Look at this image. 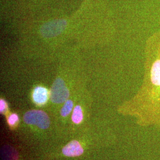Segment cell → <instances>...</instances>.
I'll use <instances>...</instances> for the list:
<instances>
[{"label": "cell", "instance_id": "obj_5", "mask_svg": "<svg viewBox=\"0 0 160 160\" xmlns=\"http://www.w3.org/2000/svg\"><path fill=\"white\" fill-rule=\"evenodd\" d=\"M83 149L77 141L70 142L62 149V153L67 157L79 156L83 153Z\"/></svg>", "mask_w": 160, "mask_h": 160}, {"label": "cell", "instance_id": "obj_9", "mask_svg": "<svg viewBox=\"0 0 160 160\" xmlns=\"http://www.w3.org/2000/svg\"><path fill=\"white\" fill-rule=\"evenodd\" d=\"M18 119V116L16 114H12L9 116L8 119V122L10 125H14Z\"/></svg>", "mask_w": 160, "mask_h": 160}, {"label": "cell", "instance_id": "obj_12", "mask_svg": "<svg viewBox=\"0 0 160 160\" xmlns=\"http://www.w3.org/2000/svg\"><path fill=\"white\" fill-rule=\"evenodd\" d=\"M159 32H160V30H159Z\"/></svg>", "mask_w": 160, "mask_h": 160}, {"label": "cell", "instance_id": "obj_2", "mask_svg": "<svg viewBox=\"0 0 160 160\" xmlns=\"http://www.w3.org/2000/svg\"><path fill=\"white\" fill-rule=\"evenodd\" d=\"M24 121L29 125H34L45 129L49 126L50 121L48 115L41 110H31L24 116Z\"/></svg>", "mask_w": 160, "mask_h": 160}, {"label": "cell", "instance_id": "obj_10", "mask_svg": "<svg viewBox=\"0 0 160 160\" xmlns=\"http://www.w3.org/2000/svg\"><path fill=\"white\" fill-rule=\"evenodd\" d=\"M7 108V104L4 100H0V111L1 112H4Z\"/></svg>", "mask_w": 160, "mask_h": 160}, {"label": "cell", "instance_id": "obj_11", "mask_svg": "<svg viewBox=\"0 0 160 160\" xmlns=\"http://www.w3.org/2000/svg\"><path fill=\"white\" fill-rule=\"evenodd\" d=\"M156 126H157V127H158V128H159V129L160 130V122H159V123H158V125H157Z\"/></svg>", "mask_w": 160, "mask_h": 160}, {"label": "cell", "instance_id": "obj_6", "mask_svg": "<svg viewBox=\"0 0 160 160\" xmlns=\"http://www.w3.org/2000/svg\"><path fill=\"white\" fill-rule=\"evenodd\" d=\"M32 97L34 102L38 104L45 103L48 97V92L45 88L42 87H37L33 92Z\"/></svg>", "mask_w": 160, "mask_h": 160}, {"label": "cell", "instance_id": "obj_4", "mask_svg": "<svg viewBox=\"0 0 160 160\" xmlns=\"http://www.w3.org/2000/svg\"><path fill=\"white\" fill-rule=\"evenodd\" d=\"M67 22L64 20H55L45 24L40 29V33L45 38H52L61 34L65 29Z\"/></svg>", "mask_w": 160, "mask_h": 160}, {"label": "cell", "instance_id": "obj_8", "mask_svg": "<svg viewBox=\"0 0 160 160\" xmlns=\"http://www.w3.org/2000/svg\"><path fill=\"white\" fill-rule=\"evenodd\" d=\"M72 107H73V103L71 100H69L66 101V102L63 105V108L61 109V114L63 117L68 116L71 112Z\"/></svg>", "mask_w": 160, "mask_h": 160}, {"label": "cell", "instance_id": "obj_7", "mask_svg": "<svg viewBox=\"0 0 160 160\" xmlns=\"http://www.w3.org/2000/svg\"><path fill=\"white\" fill-rule=\"evenodd\" d=\"M82 110L80 106H77L75 107L72 115V120L75 123H80L82 120Z\"/></svg>", "mask_w": 160, "mask_h": 160}, {"label": "cell", "instance_id": "obj_3", "mask_svg": "<svg viewBox=\"0 0 160 160\" xmlns=\"http://www.w3.org/2000/svg\"><path fill=\"white\" fill-rule=\"evenodd\" d=\"M69 97V91L61 78L55 81L50 93L51 100L53 103H62Z\"/></svg>", "mask_w": 160, "mask_h": 160}, {"label": "cell", "instance_id": "obj_1", "mask_svg": "<svg viewBox=\"0 0 160 160\" xmlns=\"http://www.w3.org/2000/svg\"><path fill=\"white\" fill-rule=\"evenodd\" d=\"M144 75L135 96L122 111L137 118L142 127L157 126L160 120V33L151 35L145 45Z\"/></svg>", "mask_w": 160, "mask_h": 160}]
</instances>
